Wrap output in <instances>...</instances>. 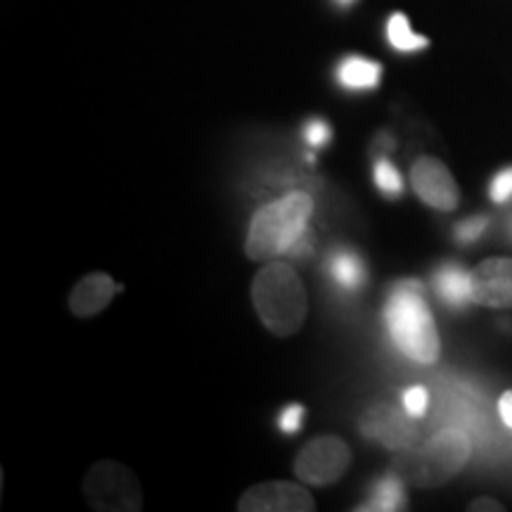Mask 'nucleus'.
I'll return each instance as SVG.
<instances>
[{
	"mask_svg": "<svg viewBox=\"0 0 512 512\" xmlns=\"http://www.w3.org/2000/svg\"><path fill=\"white\" fill-rule=\"evenodd\" d=\"M422 292L425 290L418 280L396 283L384 304V323H387L389 337L403 356L422 363V366H432L439 358L441 342L437 323H434Z\"/></svg>",
	"mask_w": 512,
	"mask_h": 512,
	"instance_id": "1",
	"label": "nucleus"
},
{
	"mask_svg": "<svg viewBox=\"0 0 512 512\" xmlns=\"http://www.w3.org/2000/svg\"><path fill=\"white\" fill-rule=\"evenodd\" d=\"M252 302L261 323L278 337L299 332L304 325L306 309H309L304 283L294 273V268L283 261H271L256 273Z\"/></svg>",
	"mask_w": 512,
	"mask_h": 512,
	"instance_id": "2",
	"label": "nucleus"
},
{
	"mask_svg": "<svg viewBox=\"0 0 512 512\" xmlns=\"http://www.w3.org/2000/svg\"><path fill=\"white\" fill-rule=\"evenodd\" d=\"M472 446L463 430H441L422 446H408L394 458L392 472L420 489L446 484L470 460Z\"/></svg>",
	"mask_w": 512,
	"mask_h": 512,
	"instance_id": "3",
	"label": "nucleus"
},
{
	"mask_svg": "<svg viewBox=\"0 0 512 512\" xmlns=\"http://www.w3.org/2000/svg\"><path fill=\"white\" fill-rule=\"evenodd\" d=\"M313 200L306 192H292L283 200L256 211L247 233L245 252L252 261H268L290 252L299 235L309 228Z\"/></svg>",
	"mask_w": 512,
	"mask_h": 512,
	"instance_id": "4",
	"label": "nucleus"
},
{
	"mask_svg": "<svg viewBox=\"0 0 512 512\" xmlns=\"http://www.w3.org/2000/svg\"><path fill=\"white\" fill-rule=\"evenodd\" d=\"M83 494L88 505L100 512H138L143 508V489L136 475L114 460H100L91 467Z\"/></svg>",
	"mask_w": 512,
	"mask_h": 512,
	"instance_id": "5",
	"label": "nucleus"
},
{
	"mask_svg": "<svg viewBox=\"0 0 512 512\" xmlns=\"http://www.w3.org/2000/svg\"><path fill=\"white\" fill-rule=\"evenodd\" d=\"M351 465V448L339 437H318L306 444L294 460V472L304 484L325 486L337 482Z\"/></svg>",
	"mask_w": 512,
	"mask_h": 512,
	"instance_id": "6",
	"label": "nucleus"
},
{
	"mask_svg": "<svg viewBox=\"0 0 512 512\" xmlns=\"http://www.w3.org/2000/svg\"><path fill=\"white\" fill-rule=\"evenodd\" d=\"M411 183L415 195L420 197L427 207L439 211H453L460 202V190L453 174L446 169L444 162L437 157H420L411 169Z\"/></svg>",
	"mask_w": 512,
	"mask_h": 512,
	"instance_id": "7",
	"label": "nucleus"
},
{
	"mask_svg": "<svg viewBox=\"0 0 512 512\" xmlns=\"http://www.w3.org/2000/svg\"><path fill=\"white\" fill-rule=\"evenodd\" d=\"M240 512H311L316 503L304 486L292 482H264L242 494Z\"/></svg>",
	"mask_w": 512,
	"mask_h": 512,
	"instance_id": "8",
	"label": "nucleus"
},
{
	"mask_svg": "<svg viewBox=\"0 0 512 512\" xmlns=\"http://www.w3.org/2000/svg\"><path fill=\"white\" fill-rule=\"evenodd\" d=\"M472 302L512 309V259H486L472 271Z\"/></svg>",
	"mask_w": 512,
	"mask_h": 512,
	"instance_id": "9",
	"label": "nucleus"
},
{
	"mask_svg": "<svg viewBox=\"0 0 512 512\" xmlns=\"http://www.w3.org/2000/svg\"><path fill=\"white\" fill-rule=\"evenodd\" d=\"M411 415H408L406 408L399 411L392 403H384V406L370 408L363 418L361 430L368 439H375L384 444L387 448H396V451H403V448L413 446V439L418 437V430L411 425Z\"/></svg>",
	"mask_w": 512,
	"mask_h": 512,
	"instance_id": "10",
	"label": "nucleus"
},
{
	"mask_svg": "<svg viewBox=\"0 0 512 512\" xmlns=\"http://www.w3.org/2000/svg\"><path fill=\"white\" fill-rule=\"evenodd\" d=\"M121 290L107 273H91L81 280L69 297V309L79 318H91L112 302L114 294Z\"/></svg>",
	"mask_w": 512,
	"mask_h": 512,
	"instance_id": "11",
	"label": "nucleus"
},
{
	"mask_svg": "<svg viewBox=\"0 0 512 512\" xmlns=\"http://www.w3.org/2000/svg\"><path fill=\"white\" fill-rule=\"evenodd\" d=\"M434 287L439 297L453 309H465L472 302V273H467L463 266L446 264L434 275Z\"/></svg>",
	"mask_w": 512,
	"mask_h": 512,
	"instance_id": "12",
	"label": "nucleus"
},
{
	"mask_svg": "<svg viewBox=\"0 0 512 512\" xmlns=\"http://www.w3.org/2000/svg\"><path fill=\"white\" fill-rule=\"evenodd\" d=\"M328 275L339 290L356 292L366 283V264L351 249H332L328 256Z\"/></svg>",
	"mask_w": 512,
	"mask_h": 512,
	"instance_id": "13",
	"label": "nucleus"
},
{
	"mask_svg": "<svg viewBox=\"0 0 512 512\" xmlns=\"http://www.w3.org/2000/svg\"><path fill=\"white\" fill-rule=\"evenodd\" d=\"M406 482L396 475V472H389L377 479L370 489V496L366 505H361L358 510H370V512H394L406 508Z\"/></svg>",
	"mask_w": 512,
	"mask_h": 512,
	"instance_id": "14",
	"label": "nucleus"
},
{
	"mask_svg": "<svg viewBox=\"0 0 512 512\" xmlns=\"http://www.w3.org/2000/svg\"><path fill=\"white\" fill-rule=\"evenodd\" d=\"M380 76V62L366 60V57H347L337 67V81L344 88H349V91H370V88H377Z\"/></svg>",
	"mask_w": 512,
	"mask_h": 512,
	"instance_id": "15",
	"label": "nucleus"
},
{
	"mask_svg": "<svg viewBox=\"0 0 512 512\" xmlns=\"http://www.w3.org/2000/svg\"><path fill=\"white\" fill-rule=\"evenodd\" d=\"M387 38L396 50H401V53H413V50H422L430 46V41H427L425 36L415 34L411 29V22H408V17L401 15V12H396V15L389 17Z\"/></svg>",
	"mask_w": 512,
	"mask_h": 512,
	"instance_id": "16",
	"label": "nucleus"
},
{
	"mask_svg": "<svg viewBox=\"0 0 512 512\" xmlns=\"http://www.w3.org/2000/svg\"><path fill=\"white\" fill-rule=\"evenodd\" d=\"M375 185L389 197H399L403 192L401 174L394 169L392 162H387V159H380V162L375 164Z\"/></svg>",
	"mask_w": 512,
	"mask_h": 512,
	"instance_id": "17",
	"label": "nucleus"
},
{
	"mask_svg": "<svg viewBox=\"0 0 512 512\" xmlns=\"http://www.w3.org/2000/svg\"><path fill=\"white\" fill-rule=\"evenodd\" d=\"M427 406H430V394H427L425 387H411L403 394V408H406L411 418H422L427 413Z\"/></svg>",
	"mask_w": 512,
	"mask_h": 512,
	"instance_id": "18",
	"label": "nucleus"
},
{
	"mask_svg": "<svg viewBox=\"0 0 512 512\" xmlns=\"http://www.w3.org/2000/svg\"><path fill=\"white\" fill-rule=\"evenodd\" d=\"M486 226H489V219H486V216H472V219L458 223L456 238L458 242H463V245L465 242H475L482 238Z\"/></svg>",
	"mask_w": 512,
	"mask_h": 512,
	"instance_id": "19",
	"label": "nucleus"
},
{
	"mask_svg": "<svg viewBox=\"0 0 512 512\" xmlns=\"http://www.w3.org/2000/svg\"><path fill=\"white\" fill-rule=\"evenodd\" d=\"M491 200L503 204L508 202L512 197V166H508V169H503L501 174H498L494 181H491Z\"/></svg>",
	"mask_w": 512,
	"mask_h": 512,
	"instance_id": "20",
	"label": "nucleus"
},
{
	"mask_svg": "<svg viewBox=\"0 0 512 512\" xmlns=\"http://www.w3.org/2000/svg\"><path fill=\"white\" fill-rule=\"evenodd\" d=\"M330 138H332V128L320 119L309 121V124H306V128H304V140L311 147H323Z\"/></svg>",
	"mask_w": 512,
	"mask_h": 512,
	"instance_id": "21",
	"label": "nucleus"
},
{
	"mask_svg": "<svg viewBox=\"0 0 512 512\" xmlns=\"http://www.w3.org/2000/svg\"><path fill=\"white\" fill-rule=\"evenodd\" d=\"M302 420H304V406H299V403H292V406H287L285 411L280 413L278 427L285 434H297L299 427H302Z\"/></svg>",
	"mask_w": 512,
	"mask_h": 512,
	"instance_id": "22",
	"label": "nucleus"
},
{
	"mask_svg": "<svg viewBox=\"0 0 512 512\" xmlns=\"http://www.w3.org/2000/svg\"><path fill=\"white\" fill-rule=\"evenodd\" d=\"M498 415H501L505 427H510V430H512V389H510V392H505L501 399H498Z\"/></svg>",
	"mask_w": 512,
	"mask_h": 512,
	"instance_id": "23",
	"label": "nucleus"
},
{
	"mask_svg": "<svg viewBox=\"0 0 512 512\" xmlns=\"http://www.w3.org/2000/svg\"><path fill=\"white\" fill-rule=\"evenodd\" d=\"M472 512H501L503 503L494 501V498H477V501L470 503Z\"/></svg>",
	"mask_w": 512,
	"mask_h": 512,
	"instance_id": "24",
	"label": "nucleus"
},
{
	"mask_svg": "<svg viewBox=\"0 0 512 512\" xmlns=\"http://www.w3.org/2000/svg\"><path fill=\"white\" fill-rule=\"evenodd\" d=\"M309 249H311V230L306 228L304 233L299 235V240L294 242V245L290 247V252H287V254H292V256H304L306 252H309Z\"/></svg>",
	"mask_w": 512,
	"mask_h": 512,
	"instance_id": "25",
	"label": "nucleus"
},
{
	"mask_svg": "<svg viewBox=\"0 0 512 512\" xmlns=\"http://www.w3.org/2000/svg\"><path fill=\"white\" fill-rule=\"evenodd\" d=\"M335 3H337V5H342V8H347V5L354 3V0H335Z\"/></svg>",
	"mask_w": 512,
	"mask_h": 512,
	"instance_id": "26",
	"label": "nucleus"
}]
</instances>
